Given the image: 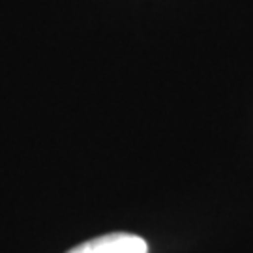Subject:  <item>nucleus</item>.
I'll use <instances>...</instances> for the list:
<instances>
[{
    "label": "nucleus",
    "mask_w": 253,
    "mask_h": 253,
    "mask_svg": "<svg viewBox=\"0 0 253 253\" xmlns=\"http://www.w3.org/2000/svg\"><path fill=\"white\" fill-rule=\"evenodd\" d=\"M68 253H148V246L137 235L111 233L75 246Z\"/></svg>",
    "instance_id": "nucleus-1"
}]
</instances>
